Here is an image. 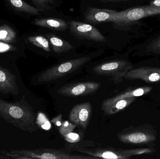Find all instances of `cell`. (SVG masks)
<instances>
[{"instance_id": "1", "label": "cell", "mask_w": 160, "mask_h": 159, "mask_svg": "<svg viewBox=\"0 0 160 159\" xmlns=\"http://www.w3.org/2000/svg\"><path fill=\"white\" fill-rule=\"evenodd\" d=\"M0 117L24 131L32 133L38 129L32 108L23 99L11 103L0 99Z\"/></svg>"}, {"instance_id": "2", "label": "cell", "mask_w": 160, "mask_h": 159, "mask_svg": "<svg viewBox=\"0 0 160 159\" xmlns=\"http://www.w3.org/2000/svg\"><path fill=\"white\" fill-rule=\"evenodd\" d=\"M158 131L151 124L137 127H129L119 133L118 140L124 143L135 145H147L154 147L158 139Z\"/></svg>"}, {"instance_id": "3", "label": "cell", "mask_w": 160, "mask_h": 159, "mask_svg": "<svg viewBox=\"0 0 160 159\" xmlns=\"http://www.w3.org/2000/svg\"><path fill=\"white\" fill-rule=\"evenodd\" d=\"M7 155L17 159H92L89 156L76 155L63 149L39 148L33 150H10Z\"/></svg>"}, {"instance_id": "4", "label": "cell", "mask_w": 160, "mask_h": 159, "mask_svg": "<svg viewBox=\"0 0 160 159\" xmlns=\"http://www.w3.org/2000/svg\"><path fill=\"white\" fill-rule=\"evenodd\" d=\"M90 59L89 57H83L56 64L43 72L38 77V80L49 82L57 80L79 69Z\"/></svg>"}, {"instance_id": "5", "label": "cell", "mask_w": 160, "mask_h": 159, "mask_svg": "<svg viewBox=\"0 0 160 159\" xmlns=\"http://www.w3.org/2000/svg\"><path fill=\"white\" fill-rule=\"evenodd\" d=\"M132 68L133 65L129 61L116 59L100 63L93 68V71L98 75L110 77L115 83L119 84Z\"/></svg>"}, {"instance_id": "6", "label": "cell", "mask_w": 160, "mask_h": 159, "mask_svg": "<svg viewBox=\"0 0 160 159\" xmlns=\"http://www.w3.org/2000/svg\"><path fill=\"white\" fill-rule=\"evenodd\" d=\"M121 12V18L113 23L114 26L117 29H122L144 18L160 15V7L144 6L130 8Z\"/></svg>"}, {"instance_id": "7", "label": "cell", "mask_w": 160, "mask_h": 159, "mask_svg": "<svg viewBox=\"0 0 160 159\" xmlns=\"http://www.w3.org/2000/svg\"><path fill=\"white\" fill-rule=\"evenodd\" d=\"M78 151L96 158L109 159H129L134 156H140L142 154L141 148L122 149L111 147H100L92 149H80Z\"/></svg>"}, {"instance_id": "8", "label": "cell", "mask_w": 160, "mask_h": 159, "mask_svg": "<svg viewBox=\"0 0 160 159\" xmlns=\"http://www.w3.org/2000/svg\"><path fill=\"white\" fill-rule=\"evenodd\" d=\"M121 11L88 7L84 13V17L88 22L98 24L102 22H116L121 18Z\"/></svg>"}, {"instance_id": "9", "label": "cell", "mask_w": 160, "mask_h": 159, "mask_svg": "<svg viewBox=\"0 0 160 159\" xmlns=\"http://www.w3.org/2000/svg\"><path fill=\"white\" fill-rule=\"evenodd\" d=\"M101 86L100 83L96 82L71 83L62 87L58 91V93L65 97L85 96L95 93Z\"/></svg>"}, {"instance_id": "10", "label": "cell", "mask_w": 160, "mask_h": 159, "mask_svg": "<svg viewBox=\"0 0 160 159\" xmlns=\"http://www.w3.org/2000/svg\"><path fill=\"white\" fill-rule=\"evenodd\" d=\"M68 24L70 31L77 37L94 42L106 41V38L99 31L90 24L74 21H69Z\"/></svg>"}, {"instance_id": "11", "label": "cell", "mask_w": 160, "mask_h": 159, "mask_svg": "<svg viewBox=\"0 0 160 159\" xmlns=\"http://www.w3.org/2000/svg\"><path fill=\"white\" fill-rule=\"evenodd\" d=\"M124 78L130 80L140 79L148 83L159 82L160 68L142 66L132 68L126 74Z\"/></svg>"}, {"instance_id": "12", "label": "cell", "mask_w": 160, "mask_h": 159, "mask_svg": "<svg viewBox=\"0 0 160 159\" xmlns=\"http://www.w3.org/2000/svg\"><path fill=\"white\" fill-rule=\"evenodd\" d=\"M92 105L89 102L82 103L75 105L70 111V121L83 129H86L92 116Z\"/></svg>"}, {"instance_id": "13", "label": "cell", "mask_w": 160, "mask_h": 159, "mask_svg": "<svg viewBox=\"0 0 160 159\" xmlns=\"http://www.w3.org/2000/svg\"><path fill=\"white\" fill-rule=\"evenodd\" d=\"M0 92L17 95L18 89L16 77L7 69L0 66Z\"/></svg>"}, {"instance_id": "14", "label": "cell", "mask_w": 160, "mask_h": 159, "mask_svg": "<svg viewBox=\"0 0 160 159\" xmlns=\"http://www.w3.org/2000/svg\"><path fill=\"white\" fill-rule=\"evenodd\" d=\"M153 88L150 86L139 87L129 88L118 95L110 99H106L102 102V110L110 106L118 100L131 97H138L146 95L149 93L153 89Z\"/></svg>"}, {"instance_id": "15", "label": "cell", "mask_w": 160, "mask_h": 159, "mask_svg": "<svg viewBox=\"0 0 160 159\" xmlns=\"http://www.w3.org/2000/svg\"><path fill=\"white\" fill-rule=\"evenodd\" d=\"M34 23L40 27L59 31H65L68 27L67 23L64 20L58 18L36 19Z\"/></svg>"}, {"instance_id": "16", "label": "cell", "mask_w": 160, "mask_h": 159, "mask_svg": "<svg viewBox=\"0 0 160 159\" xmlns=\"http://www.w3.org/2000/svg\"><path fill=\"white\" fill-rule=\"evenodd\" d=\"M47 37L52 50L55 53H65L74 48L70 43L53 34H48L47 35Z\"/></svg>"}, {"instance_id": "17", "label": "cell", "mask_w": 160, "mask_h": 159, "mask_svg": "<svg viewBox=\"0 0 160 159\" xmlns=\"http://www.w3.org/2000/svg\"><path fill=\"white\" fill-rule=\"evenodd\" d=\"M136 100L137 97H133L118 100L102 110L104 112V115H115L129 106Z\"/></svg>"}, {"instance_id": "18", "label": "cell", "mask_w": 160, "mask_h": 159, "mask_svg": "<svg viewBox=\"0 0 160 159\" xmlns=\"http://www.w3.org/2000/svg\"><path fill=\"white\" fill-rule=\"evenodd\" d=\"M14 8L22 12L33 15H38L39 10L25 2L23 0H7Z\"/></svg>"}, {"instance_id": "19", "label": "cell", "mask_w": 160, "mask_h": 159, "mask_svg": "<svg viewBox=\"0 0 160 159\" xmlns=\"http://www.w3.org/2000/svg\"><path fill=\"white\" fill-rule=\"evenodd\" d=\"M0 41L8 43L17 42V34L10 26L3 25L0 26Z\"/></svg>"}, {"instance_id": "20", "label": "cell", "mask_w": 160, "mask_h": 159, "mask_svg": "<svg viewBox=\"0 0 160 159\" xmlns=\"http://www.w3.org/2000/svg\"><path fill=\"white\" fill-rule=\"evenodd\" d=\"M142 56L160 55V35L154 38L147 45L142 54Z\"/></svg>"}, {"instance_id": "21", "label": "cell", "mask_w": 160, "mask_h": 159, "mask_svg": "<svg viewBox=\"0 0 160 159\" xmlns=\"http://www.w3.org/2000/svg\"><path fill=\"white\" fill-rule=\"evenodd\" d=\"M29 43L48 52L51 51L49 42L46 37L41 35L31 36L28 37Z\"/></svg>"}, {"instance_id": "22", "label": "cell", "mask_w": 160, "mask_h": 159, "mask_svg": "<svg viewBox=\"0 0 160 159\" xmlns=\"http://www.w3.org/2000/svg\"><path fill=\"white\" fill-rule=\"evenodd\" d=\"M39 12L48 11L51 8L55 0H31Z\"/></svg>"}, {"instance_id": "23", "label": "cell", "mask_w": 160, "mask_h": 159, "mask_svg": "<svg viewBox=\"0 0 160 159\" xmlns=\"http://www.w3.org/2000/svg\"><path fill=\"white\" fill-rule=\"evenodd\" d=\"M77 125H73L68 123V121L62 122L61 125L59 127V130L62 135L64 136L74 131Z\"/></svg>"}, {"instance_id": "24", "label": "cell", "mask_w": 160, "mask_h": 159, "mask_svg": "<svg viewBox=\"0 0 160 159\" xmlns=\"http://www.w3.org/2000/svg\"><path fill=\"white\" fill-rule=\"evenodd\" d=\"M17 49L16 47L9 44L8 43L0 41V53L9 51H15Z\"/></svg>"}, {"instance_id": "25", "label": "cell", "mask_w": 160, "mask_h": 159, "mask_svg": "<svg viewBox=\"0 0 160 159\" xmlns=\"http://www.w3.org/2000/svg\"><path fill=\"white\" fill-rule=\"evenodd\" d=\"M66 141L70 143H75L80 141V137L78 134L74 133H71L64 136Z\"/></svg>"}, {"instance_id": "26", "label": "cell", "mask_w": 160, "mask_h": 159, "mask_svg": "<svg viewBox=\"0 0 160 159\" xmlns=\"http://www.w3.org/2000/svg\"><path fill=\"white\" fill-rule=\"evenodd\" d=\"M149 5L160 7V0H152L150 2Z\"/></svg>"}, {"instance_id": "27", "label": "cell", "mask_w": 160, "mask_h": 159, "mask_svg": "<svg viewBox=\"0 0 160 159\" xmlns=\"http://www.w3.org/2000/svg\"><path fill=\"white\" fill-rule=\"evenodd\" d=\"M102 2H126V1H131V0H99Z\"/></svg>"}]
</instances>
